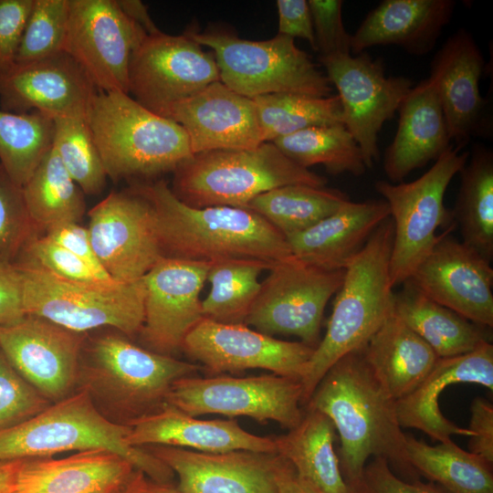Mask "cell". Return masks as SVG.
<instances>
[{"instance_id": "6da1fadb", "label": "cell", "mask_w": 493, "mask_h": 493, "mask_svg": "<svg viewBox=\"0 0 493 493\" xmlns=\"http://www.w3.org/2000/svg\"><path fill=\"white\" fill-rule=\"evenodd\" d=\"M306 405L328 416L338 431L341 469L349 485L360 483L371 456L384 458L409 476L416 473L408 460L395 401L374 375L362 348L330 367Z\"/></svg>"}, {"instance_id": "7a4b0ae2", "label": "cell", "mask_w": 493, "mask_h": 493, "mask_svg": "<svg viewBox=\"0 0 493 493\" xmlns=\"http://www.w3.org/2000/svg\"><path fill=\"white\" fill-rule=\"evenodd\" d=\"M152 205L163 257L197 262L257 259L271 265L291 257L285 236L241 207H193L160 180L132 188Z\"/></svg>"}, {"instance_id": "3957f363", "label": "cell", "mask_w": 493, "mask_h": 493, "mask_svg": "<svg viewBox=\"0 0 493 493\" xmlns=\"http://www.w3.org/2000/svg\"><path fill=\"white\" fill-rule=\"evenodd\" d=\"M200 369L142 348L125 335L106 333L85 340L77 390L87 392L105 416L126 425L159 409L175 381Z\"/></svg>"}, {"instance_id": "277c9868", "label": "cell", "mask_w": 493, "mask_h": 493, "mask_svg": "<svg viewBox=\"0 0 493 493\" xmlns=\"http://www.w3.org/2000/svg\"><path fill=\"white\" fill-rule=\"evenodd\" d=\"M393 238L391 217L383 221L345 268L323 338L314 349L300 380L306 404L330 367L362 348L393 308L390 258Z\"/></svg>"}, {"instance_id": "5b68a950", "label": "cell", "mask_w": 493, "mask_h": 493, "mask_svg": "<svg viewBox=\"0 0 493 493\" xmlns=\"http://www.w3.org/2000/svg\"><path fill=\"white\" fill-rule=\"evenodd\" d=\"M128 434L127 425L105 416L87 392L78 389L31 418L0 429V461L106 449L127 458L148 479L173 484V471L145 447L130 446Z\"/></svg>"}, {"instance_id": "8992f818", "label": "cell", "mask_w": 493, "mask_h": 493, "mask_svg": "<svg viewBox=\"0 0 493 493\" xmlns=\"http://www.w3.org/2000/svg\"><path fill=\"white\" fill-rule=\"evenodd\" d=\"M107 176H154L189 159L188 136L175 121L121 91L99 92L87 119Z\"/></svg>"}, {"instance_id": "52a82bcc", "label": "cell", "mask_w": 493, "mask_h": 493, "mask_svg": "<svg viewBox=\"0 0 493 493\" xmlns=\"http://www.w3.org/2000/svg\"><path fill=\"white\" fill-rule=\"evenodd\" d=\"M327 178L304 168L269 142L254 149L193 154L174 170L173 194L193 207L243 208L256 196L288 184L323 187Z\"/></svg>"}, {"instance_id": "ba28073f", "label": "cell", "mask_w": 493, "mask_h": 493, "mask_svg": "<svg viewBox=\"0 0 493 493\" xmlns=\"http://www.w3.org/2000/svg\"><path fill=\"white\" fill-rule=\"evenodd\" d=\"M26 315L87 333L110 327L139 334L144 318L143 278L132 283H87L60 278L29 263L15 261Z\"/></svg>"}, {"instance_id": "9c48e42d", "label": "cell", "mask_w": 493, "mask_h": 493, "mask_svg": "<svg viewBox=\"0 0 493 493\" xmlns=\"http://www.w3.org/2000/svg\"><path fill=\"white\" fill-rule=\"evenodd\" d=\"M185 34L214 51L220 81L242 96H330L332 88L328 77L296 46L294 38L278 34L257 41L220 30H188Z\"/></svg>"}, {"instance_id": "30bf717a", "label": "cell", "mask_w": 493, "mask_h": 493, "mask_svg": "<svg viewBox=\"0 0 493 493\" xmlns=\"http://www.w3.org/2000/svg\"><path fill=\"white\" fill-rule=\"evenodd\" d=\"M469 152L451 145L433 166L417 179L393 184L378 180L375 190L390 210L393 238L390 258V283L393 288L405 282L429 254L442 226L455 223L444 205L447 186L467 163Z\"/></svg>"}, {"instance_id": "8fae6325", "label": "cell", "mask_w": 493, "mask_h": 493, "mask_svg": "<svg viewBox=\"0 0 493 493\" xmlns=\"http://www.w3.org/2000/svg\"><path fill=\"white\" fill-rule=\"evenodd\" d=\"M165 403L194 417L207 414L243 416L260 424L274 421L288 430L304 414L300 381L275 373L184 377L173 383Z\"/></svg>"}, {"instance_id": "7c38bea8", "label": "cell", "mask_w": 493, "mask_h": 493, "mask_svg": "<svg viewBox=\"0 0 493 493\" xmlns=\"http://www.w3.org/2000/svg\"><path fill=\"white\" fill-rule=\"evenodd\" d=\"M345 269L327 270L292 256L275 263L244 324L272 336L299 337L316 348L329 299L341 288Z\"/></svg>"}, {"instance_id": "4fadbf2b", "label": "cell", "mask_w": 493, "mask_h": 493, "mask_svg": "<svg viewBox=\"0 0 493 493\" xmlns=\"http://www.w3.org/2000/svg\"><path fill=\"white\" fill-rule=\"evenodd\" d=\"M145 36L116 0H68L65 52L100 92L129 94L131 58Z\"/></svg>"}, {"instance_id": "5bb4252c", "label": "cell", "mask_w": 493, "mask_h": 493, "mask_svg": "<svg viewBox=\"0 0 493 493\" xmlns=\"http://www.w3.org/2000/svg\"><path fill=\"white\" fill-rule=\"evenodd\" d=\"M220 81L215 57L185 33L147 35L132 53L129 94L151 111L163 115L172 104Z\"/></svg>"}, {"instance_id": "9a60e30c", "label": "cell", "mask_w": 493, "mask_h": 493, "mask_svg": "<svg viewBox=\"0 0 493 493\" xmlns=\"http://www.w3.org/2000/svg\"><path fill=\"white\" fill-rule=\"evenodd\" d=\"M320 61L338 90L343 124L358 143L367 169L371 168L379 156V132L413 82L404 76L386 77L382 60L366 52L320 57Z\"/></svg>"}, {"instance_id": "2e32d148", "label": "cell", "mask_w": 493, "mask_h": 493, "mask_svg": "<svg viewBox=\"0 0 493 493\" xmlns=\"http://www.w3.org/2000/svg\"><path fill=\"white\" fill-rule=\"evenodd\" d=\"M89 218L93 250L114 281H139L163 257L152 207L133 189L110 193Z\"/></svg>"}, {"instance_id": "e0dca14e", "label": "cell", "mask_w": 493, "mask_h": 493, "mask_svg": "<svg viewBox=\"0 0 493 493\" xmlns=\"http://www.w3.org/2000/svg\"><path fill=\"white\" fill-rule=\"evenodd\" d=\"M314 349L301 341L278 340L245 324L205 318L189 331L182 346L212 375L263 369L299 381Z\"/></svg>"}, {"instance_id": "ac0fdd59", "label": "cell", "mask_w": 493, "mask_h": 493, "mask_svg": "<svg viewBox=\"0 0 493 493\" xmlns=\"http://www.w3.org/2000/svg\"><path fill=\"white\" fill-rule=\"evenodd\" d=\"M85 340V333L29 315L0 327V350L50 403L76 391Z\"/></svg>"}, {"instance_id": "d6986e66", "label": "cell", "mask_w": 493, "mask_h": 493, "mask_svg": "<svg viewBox=\"0 0 493 493\" xmlns=\"http://www.w3.org/2000/svg\"><path fill=\"white\" fill-rule=\"evenodd\" d=\"M211 262L161 257L143 277L144 318L139 335L152 351L173 356L204 318L200 293Z\"/></svg>"}, {"instance_id": "ffe728a7", "label": "cell", "mask_w": 493, "mask_h": 493, "mask_svg": "<svg viewBox=\"0 0 493 493\" xmlns=\"http://www.w3.org/2000/svg\"><path fill=\"white\" fill-rule=\"evenodd\" d=\"M452 224L407 279L419 291L481 326L493 327V269L472 247L449 236Z\"/></svg>"}, {"instance_id": "44dd1931", "label": "cell", "mask_w": 493, "mask_h": 493, "mask_svg": "<svg viewBox=\"0 0 493 493\" xmlns=\"http://www.w3.org/2000/svg\"><path fill=\"white\" fill-rule=\"evenodd\" d=\"M100 91L66 52L30 62H15L0 71V105L4 110L38 111L53 120L87 121Z\"/></svg>"}, {"instance_id": "7402d4cb", "label": "cell", "mask_w": 493, "mask_h": 493, "mask_svg": "<svg viewBox=\"0 0 493 493\" xmlns=\"http://www.w3.org/2000/svg\"><path fill=\"white\" fill-rule=\"evenodd\" d=\"M485 65L479 47L465 28L447 38L430 65L428 78L439 97L451 142L460 150L473 137L491 134L488 101L479 89Z\"/></svg>"}, {"instance_id": "603a6c76", "label": "cell", "mask_w": 493, "mask_h": 493, "mask_svg": "<svg viewBox=\"0 0 493 493\" xmlns=\"http://www.w3.org/2000/svg\"><path fill=\"white\" fill-rule=\"evenodd\" d=\"M162 116L183 127L193 154L254 149L264 142L253 99L221 81L174 102Z\"/></svg>"}, {"instance_id": "cb8c5ba5", "label": "cell", "mask_w": 493, "mask_h": 493, "mask_svg": "<svg viewBox=\"0 0 493 493\" xmlns=\"http://www.w3.org/2000/svg\"><path fill=\"white\" fill-rule=\"evenodd\" d=\"M177 477L179 493H277V454L247 450L205 453L186 448L144 446Z\"/></svg>"}, {"instance_id": "d4e9b609", "label": "cell", "mask_w": 493, "mask_h": 493, "mask_svg": "<svg viewBox=\"0 0 493 493\" xmlns=\"http://www.w3.org/2000/svg\"><path fill=\"white\" fill-rule=\"evenodd\" d=\"M145 479L118 453L90 449L60 459H24L13 493H122Z\"/></svg>"}, {"instance_id": "484cf974", "label": "cell", "mask_w": 493, "mask_h": 493, "mask_svg": "<svg viewBox=\"0 0 493 493\" xmlns=\"http://www.w3.org/2000/svg\"><path fill=\"white\" fill-rule=\"evenodd\" d=\"M126 425L127 442L135 447L167 446L205 453L247 450L277 454L274 437L251 434L232 419H198L166 403Z\"/></svg>"}, {"instance_id": "4316f807", "label": "cell", "mask_w": 493, "mask_h": 493, "mask_svg": "<svg viewBox=\"0 0 493 493\" xmlns=\"http://www.w3.org/2000/svg\"><path fill=\"white\" fill-rule=\"evenodd\" d=\"M459 383H477L493 390V345L490 341L465 354L439 358L423 383L395 402L401 426L416 428L438 442L448 441L453 435L471 437L468 428L449 421L438 405L442 391Z\"/></svg>"}, {"instance_id": "83f0119b", "label": "cell", "mask_w": 493, "mask_h": 493, "mask_svg": "<svg viewBox=\"0 0 493 493\" xmlns=\"http://www.w3.org/2000/svg\"><path fill=\"white\" fill-rule=\"evenodd\" d=\"M389 217L383 199L348 200L331 215L285 238L296 259L322 269H345Z\"/></svg>"}, {"instance_id": "f1b7e54d", "label": "cell", "mask_w": 493, "mask_h": 493, "mask_svg": "<svg viewBox=\"0 0 493 493\" xmlns=\"http://www.w3.org/2000/svg\"><path fill=\"white\" fill-rule=\"evenodd\" d=\"M398 127L386 148L383 170L397 184L414 170L436 160L452 144L443 109L433 81L413 87L401 102Z\"/></svg>"}, {"instance_id": "f546056e", "label": "cell", "mask_w": 493, "mask_h": 493, "mask_svg": "<svg viewBox=\"0 0 493 493\" xmlns=\"http://www.w3.org/2000/svg\"><path fill=\"white\" fill-rule=\"evenodd\" d=\"M455 7L453 0L382 1L351 35V53L395 45L411 55L425 56L435 47Z\"/></svg>"}, {"instance_id": "4dcf8cb0", "label": "cell", "mask_w": 493, "mask_h": 493, "mask_svg": "<svg viewBox=\"0 0 493 493\" xmlns=\"http://www.w3.org/2000/svg\"><path fill=\"white\" fill-rule=\"evenodd\" d=\"M364 357L388 394L396 402L415 390L439 357L393 311L362 347Z\"/></svg>"}, {"instance_id": "1f68e13d", "label": "cell", "mask_w": 493, "mask_h": 493, "mask_svg": "<svg viewBox=\"0 0 493 493\" xmlns=\"http://www.w3.org/2000/svg\"><path fill=\"white\" fill-rule=\"evenodd\" d=\"M335 426L322 413L307 408L298 425L274 437L277 455L318 493H349L334 450Z\"/></svg>"}, {"instance_id": "d6a6232c", "label": "cell", "mask_w": 493, "mask_h": 493, "mask_svg": "<svg viewBox=\"0 0 493 493\" xmlns=\"http://www.w3.org/2000/svg\"><path fill=\"white\" fill-rule=\"evenodd\" d=\"M393 293V311L419 335L439 358L470 352L489 337L481 326L434 301L410 281Z\"/></svg>"}, {"instance_id": "836d02e7", "label": "cell", "mask_w": 493, "mask_h": 493, "mask_svg": "<svg viewBox=\"0 0 493 493\" xmlns=\"http://www.w3.org/2000/svg\"><path fill=\"white\" fill-rule=\"evenodd\" d=\"M460 171V185L452 215L462 242L491 262L493 258V152L473 145Z\"/></svg>"}, {"instance_id": "e575fe53", "label": "cell", "mask_w": 493, "mask_h": 493, "mask_svg": "<svg viewBox=\"0 0 493 493\" xmlns=\"http://www.w3.org/2000/svg\"><path fill=\"white\" fill-rule=\"evenodd\" d=\"M28 215L39 234L68 223H79L86 211L84 193L51 149L22 186Z\"/></svg>"}, {"instance_id": "d590c367", "label": "cell", "mask_w": 493, "mask_h": 493, "mask_svg": "<svg viewBox=\"0 0 493 493\" xmlns=\"http://www.w3.org/2000/svg\"><path fill=\"white\" fill-rule=\"evenodd\" d=\"M412 467L449 493H493L492 465L452 440L430 446L406 435Z\"/></svg>"}, {"instance_id": "8d00e7d4", "label": "cell", "mask_w": 493, "mask_h": 493, "mask_svg": "<svg viewBox=\"0 0 493 493\" xmlns=\"http://www.w3.org/2000/svg\"><path fill=\"white\" fill-rule=\"evenodd\" d=\"M348 200L338 189L299 184L265 192L243 208L257 213L287 237L331 215Z\"/></svg>"}, {"instance_id": "74e56055", "label": "cell", "mask_w": 493, "mask_h": 493, "mask_svg": "<svg viewBox=\"0 0 493 493\" xmlns=\"http://www.w3.org/2000/svg\"><path fill=\"white\" fill-rule=\"evenodd\" d=\"M273 265L257 259L230 258L211 262V284L202 300L203 316L221 323L244 324L261 288L259 275Z\"/></svg>"}, {"instance_id": "f35d334b", "label": "cell", "mask_w": 493, "mask_h": 493, "mask_svg": "<svg viewBox=\"0 0 493 493\" xmlns=\"http://www.w3.org/2000/svg\"><path fill=\"white\" fill-rule=\"evenodd\" d=\"M271 142L307 169L321 164L330 174L347 173L354 176L367 170L358 143L342 123L306 128Z\"/></svg>"}, {"instance_id": "ab89813d", "label": "cell", "mask_w": 493, "mask_h": 493, "mask_svg": "<svg viewBox=\"0 0 493 493\" xmlns=\"http://www.w3.org/2000/svg\"><path fill=\"white\" fill-rule=\"evenodd\" d=\"M54 120L0 109V163L23 186L52 146Z\"/></svg>"}, {"instance_id": "60d3db41", "label": "cell", "mask_w": 493, "mask_h": 493, "mask_svg": "<svg viewBox=\"0 0 493 493\" xmlns=\"http://www.w3.org/2000/svg\"><path fill=\"white\" fill-rule=\"evenodd\" d=\"M253 100L264 142L313 126L343 124L338 95L314 98L278 93L256 97Z\"/></svg>"}, {"instance_id": "b9f144b4", "label": "cell", "mask_w": 493, "mask_h": 493, "mask_svg": "<svg viewBox=\"0 0 493 493\" xmlns=\"http://www.w3.org/2000/svg\"><path fill=\"white\" fill-rule=\"evenodd\" d=\"M52 149L85 194L103 191L108 176L87 121L55 118Z\"/></svg>"}, {"instance_id": "7bdbcfd3", "label": "cell", "mask_w": 493, "mask_h": 493, "mask_svg": "<svg viewBox=\"0 0 493 493\" xmlns=\"http://www.w3.org/2000/svg\"><path fill=\"white\" fill-rule=\"evenodd\" d=\"M68 0H34L15 62L47 58L65 52Z\"/></svg>"}, {"instance_id": "ee69618b", "label": "cell", "mask_w": 493, "mask_h": 493, "mask_svg": "<svg viewBox=\"0 0 493 493\" xmlns=\"http://www.w3.org/2000/svg\"><path fill=\"white\" fill-rule=\"evenodd\" d=\"M37 236L39 234L28 215L22 186L0 163V257L14 262Z\"/></svg>"}, {"instance_id": "f6af8a7d", "label": "cell", "mask_w": 493, "mask_h": 493, "mask_svg": "<svg viewBox=\"0 0 493 493\" xmlns=\"http://www.w3.org/2000/svg\"><path fill=\"white\" fill-rule=\"evenodd\" d=\"M15 261L35 265L67 280L87 283H118L110 276L97 272L83 260L46 236H37L31 238Z\"/></svg>"}, {"instance_id": "bcb514c9", "label": "cell", "mask_w": 493, "mask_h": 493, "mask_svg": "<svg viewBox=\"0 0 493 493\" xmlns=\"http://www.w3.org/2000/svg\"><path fill=\"white\" fill-rule=\"evenodd\" d=\"M51 404L19 374L0 350V429L18 425Z\"/></svg>"}, {"instance_id": "7dc6e473", "label": "cell", "mask_w": 493, "mask_h": 493, "mask_svg": "<svg viewBox=\"0 0 493 493\" xmlns=\"http://www.w3.org/2000/svg\"><path fill=\"white\" fill-rule=\"evenodd\" d=\"M316 50L320 57L351 54V35L345 29L341 0H308Z\"/></svg>"}, {"instance_id": "c3c4849f", "label": "cell", "mask_w": 493, "mask_h": 493, "mask_svg": "<svg viewBox=\"0 0 493 493\" xmlns=\"http://www.w3.org/2000/svg\"><path fill=\"white\" fill-rule=\"evenodd\" d=\"M362 493H449L434 482L405 481L394 474L389 463L373 457L366 464L357 485Z\"/></svg>"}, {"instance_id": "681fc988", "label": "cell", "mask_w": 493, "mask_h": 493, "mask_svg": "<svg viewBox=\"0 0 493 493\" xmlns=\"http://www.w3.org/2000/svg\"><path fill=\"white\" fill-rule=\"evenodd\" d=\"M34 0H0V71L15 63Z\"/></svg>"}, {"instance_id": "f907efd6", "label": "cell", "mask_w": 493, "mask_h": 493, "mask_svg": "<svg viewBox=\"0 0 493 493\" xmlns=\"http://www.w3.org/2000/svg\"><path fill=\"white\" fill-rule=\"evenodd\" d=\"M26 316L19 271L14 262L0 257V327Z\"/></svg>"}, {"instance_id": "816d5d0a", "label": "cell", "mask_w": 493, "mask_h": 493, "mask_svg": "<svg viewBox=\"0 0 493 493\" xmlns=\"http://www.w3.org/2000/svg\"><path fill=\"white\" fill-rule=\"evenodd\" d=\"M278 34L300 37L316 50L311 14L307 0H278Z\"/></svg>"}, {"instance_id": "f5cc1de1", "label": "cell", "mask_w": 493, "mask_h": 493, "mask_svg": "<svg viewBox=\"0 0 493 493\" xmlns=\"http://www.w3.org/2000/svg\"><path fill=\"white\" fill-rule=\"evenodd\" d=\"M469 452L493 464V406L480 397L471 405Z\"/></svg>"}, {"instance_id": "db71d44e", "label": "cell", "mask_w": 493, "mask_h": 493, "mask_svg": "<svg viewBox=\"0 0 493 493\" xmlns=\"http://www.w3.org/2000/svg\"><path fill=\"white\" fill-rule=\"evenodd\" d=\"M45 236L77 256L97 272L109 276L93 250L88 228L79 226V223H68L48 229Z\"/></svg>"}, {"instance_id": "11a10c76", "label": "cell", "mask_w": 493, "mask_h": 493, "mask_svg": "<svg viewBox=\"0 0 493 493\" xmlns=\"http://www.w3.org/2000/svg\"><path fill=\"white\" fill-rule=\"evenodd\" d=\"M274 480L277 493H318L278 455L275 457Z\"/></svg>"}, {"instance_id": "9f6ffc18", "label": "cell", "mask_w": 493, "mask_h": 493, "mask_svg": "<svg viewBox=\"0 0 493 493\" xmlns=\"http://www.w3.org/2000/svg\"><path fill=\"white\" fill-rule=\"evenodd\" d=\"M122 12L147 35L160 31L149 15L147 6L139 0H116Z\"/></svg>"}, {"instance_id": "6f0895ef", "label": "cell", "mask_w": 493, "mask_h": 493, "mask_svg": "<svg viewBox=\"0 0 493 493\" xmlns=\"http://www.w3.org/2000/svg\"><path fill=\"white\" fill-rule=\"evenodd\" d=\"M23 460L0 461V493H13Z\"/></svg>"}, {"instance_id": "680465c9", "label": "cell", "mask_w": 493, "mask_h": 493, "mask_svg": "<svg viewBox=\"0 0 493 493\" xmlns=\"http://www.w3.org/2000/svg\"><path fill=\"white\" fill-rule=\"evenodd\" d=\"M138 493H179L173 484H161L147 479Z\"/></svg>"}, {"instance_id": "91938a15", "label": "cell", "mask_w": 493, "mask_h": 493, "mask_svg": "<svg viewBox=\"0 0 493 493\" xmlns=\"http://www.w3.org/2000/svg\"><path fill=\"white\" fill-rule=\"evenodd\" d=\"M147 479H145L141 485H139V486H137V487H135L133 488H131V489H129L127 491H124L122 493H138V491L142 488V487L144 485V483L146 482Z\"/></svg>"}, {"instance_id": "94428289", "label": "cell", "mask_w": 493, "mask_h": 493, "mask_svg": "<svg viewBox=\"0 0 493 493\" xmlns=\"http://www.w3.org/2000/svg\"><path fill=\"white\" fill-rule=\"evenodd\" d=\"M350 486V491L349 493H362V491L360 490V488L357 487V486Z\"/></svg>"}]
</instances>
